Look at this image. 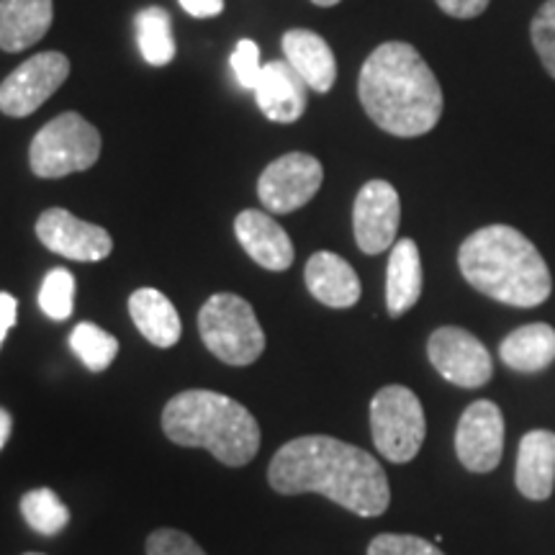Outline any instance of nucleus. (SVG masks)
<instances>
[{
	"label": "nucleus",
	"mask_w": 555,
	"mask_h": 555,
	"mask_svg": "<svg viewBox=\"0 0 555 555\" xmlns=\"http://www.w3.org/2000/svg\"><path fill=\"white\" fill-rule=\"evenodd\" d=\"M129 314L142 337L155 347L178 345L180 335H183V322H180L178 309L163 291L157 288H139L129 298Z\"/></svg>",
	"instance_id": "nucleus-21"
},
{
	"label": "nucleus",
	"mask_w": 555,
	"mask_h": 555,
	"mask_svg": "<svg viewBox=\"0 0 555 555\" xmlns=\"http://www.w3.org/2000/svg\"><path fill=\"white\" fill-rule=\"evenodd\" d=\"M429 363L442 378L461 388H481L494 378L491 352L476 335L461 327H440L429 335Z\"/></svg>",
	"instance_id": "nucleus-10"
},
{
	"label": "nucleus",
	"mask_w": 555,
	"mask_h": 555,
	"mask_svg": "<svg viewBox=\"0 0 555 555\" xmlns=\"http://www.w3.org/2000/svg\"><path fill=\"white\" fill-rule=\"evenodd\" d=\"M21 515L39 535L52 538L69 522V509L52 489H34L21 496Z\"/></svg>",
	"instance_id": "nucleus-24"
},
{
	"label": "nucleus",
	"mask_w": 555,
	"mask_h": 555,
	"mask_svg": "<svg viewBox=\"0 0 555 555\" xmlns=\"http://www.w3.org/2000/svg\"><path fill=\"white\" fill-rule=\"evenodd\" d=\"M499 358L517 373H540L555 363V330L545 322L525 324L499 345Z\"/></svg>",
	"instance_id": "nucleus-22"
},
{
	"label": "nucleus",
	"mask_w": 555,
	"mask_h": 555,
	"mask_svg": "<svg viewBox=\"0 0 555 555\" xmlns=\"http://www.w3.org/2000/svg\"><path fill=\"white\" fill-rule=\"evenodd\" d=\"M517 491L532 502H545L555 489V433L532 429L519 440Z\"/></svg>",
	"instance_id": "nucleus-16"
},
{
	"label": "nucleus",
	"mask_w": 555,
	"mask_h": 555,
	"mask_svg": "<svg viewBox=\"0 0 555 555\" xmlns=\"http://www.w3.org/2000/svg\"><path fill=\"white\" fill-rule=\"evenodd\" d=\"M37 237L47 249L78 262L106 260L114 249V240L106 229L82 221L65 208H47L41 214L37 219Z\"/></svg>",
	"instance_id": "nucleus-13"
},
{
	"label": "nucleus",
	"mask_w": 555,
	"mask_h": 555,
	"mask_svg": "<svg viewBox=\"0 0 555 555\" xmlns=\"http://www.w3.org/2000/svg\"><path fill=\"white\" fill-rule=\"evenodd\" d=\"M358 95L371 121L393 137L427 134L446 106L435 73L406 41H386L363 62Z\"/></svg>",
	"instance_id": "nucleus-2"
},
{
	"label": "nucleus",
	"mask_w": 555,
	"mask_h": 555,
	"mask_svg": "<svg viewBox=\"0 0 555 555\" xmlns=\"http://www.w3.org/2000/svg\"><path fill=\"white\" fill-rule=\"evenodd\" d=\"M425 273H422L420 247L414 240H399L391 247L386 268V309L388 317L399 319L420 301Z\"/></svg>",
	"instance_id": "nucleus-20"
},
{
	"label": "nucleus",
	"mask_w": 555,
	"mask_h": 555,
	"mask_svg": "<svg viewBox=\"0 0 555 555\" xmlns=\"http://www.w3.org/2000/svg\"><path fill=\"white\" fill-rule=\"evenodd\" d=\"M232 69L237 75L242 88L255 90L260 82L262 65H260V47L253 39H240V44L232 52Z\"/></svg>",
	"instance_id": "nucleus-30"
},
{
	"label": "nucleus",
	"mask_w": 555,
	"mask_h": 555,
	"mask_svg": "<svg viewBox=\"0 0 555 555\" xmlns=\"http://www.w3.org/2000/svg\"><path fill=\"white\" fill-rule=\"evenodd\" d=\"M69 75V60L62 52H41L18 65L0 82V111L11 119H24L44 106Z\"/></svg>",
	"instance_id": "nucleus-8"
},
{
	"label": "nucleus",
	"mask_w": 555,
	"mask_h": 555,
	"mask_svg": "<svg viewBox=\"0 0 555 555\" xmlns=\"http://www.w3.org/2000/svg\"><path fill=\"white\" fill-rule=\"evenodd\" d=\"M39 309L54 322H65L75 309V278L65 268L47 273L39 288Z\"/></svg>",
	"instance_id": "nucleus-26"
},
{
	"label": "nucleus",
	"mask_w": 555,
	"mask_h": 555,
	"mask_svg": "<svg viewBox=\"0 0 555 555\" xmlns=\"http://www.w3.org/2000/svg\"><path fill=\"white\" fill-rule=\"evenodd\" d=\"M307 82L286 60H273L262 65L255 101L262 116L275 124H294L307 111Z\"/></svg>",
	"instance_id": "nucleus-15"
},
{
	"label": "nucleus",
	"mask_w": 555,
	"mask_h": 555,
	"mask_svg": "<svg viewBox=\"0 0 555 555\" xmlns=\"http://www.w3.org/2000/svg\"><path fill=\"white\" fill-rule=\"evenodd\" d=\"M435 3L440 5L448 16L463 21L481 16V13L489 9V0H435Z\"/></svg>",
	"instance_id": "nucleus-31"
},
{
	"label": "nucleus",
	"mask_w": 555,
	"mask_h": 555,
	"mask_svg": "<svg viewBox=\"0 0 555 555\" xmlns=\"http://www.w3.org/2000/svg\"><path fill=\"white\" fill-rule=\"evenodd\" d=\"M69 347L78 356V360L88 371L103 373L108 371V365L114 363L116 356H119V339L108 335L106 330H101L99 324L80 322L78 327L69 335Z\"/></svg>",
	"instance_id": "nucleus-25"
},
{
	"label": "nucleus",
	"mask_w": 555,
	"mask_h": 555,
	"mask_svg": "<svg viewBox=\"0 0 555 555\" xmlns=\"http://www.w3.org/2000/svg\"><path fill=\"white\" fill-rule=\"evenodd\" d=\"M24 555H44V553H24Z\"/></svg>",
	"instance_id": "nucleus-36"
},
{
	"label": "nucleus",
	"mask_w": 555,
	"mask_h": 555,
	"mask_svg": "<svg viewBox=\"0 0 555 555\" xmlns=\"http://www.w3.org/2000/svg\"><path fill=\"white\" fill-rule=\"evenodd\" d=\"M309 294L330 309H350L360 301V278L350 262L335 253H317L307 262Z\"/></svg>",
	"instance_id": "nucleus-17"
},
{
	"label": "nucleus",
	"mask_w": 555,
	"mask_h": 555,
	"mask_svg": "<svg viewBox=\"0 0 555 555\" xmlns=\"http://www.w3.org/2000/svg\"><path fill=\"white\" fill-rule=\"evenodd\" d=\"M457 268L478 294L515 309L547 301L553 281L540 249L515 227L478 229L457 249Z\"/></svg>",
	"instance_id": "nucleus-3"
},
{
	"label": "nucleus",
	"mask_w": 555,
	"mask_h": 555,
	"mask_svg": "<svg viewBox=\"0 0 555 555\" xmlns=\"http://www.w3.org/2000/svg\"><path fill=\"white\" fill-rule=\"evenodd\" d=\"M18 317V301L11 294H0V347H3V339L9 337L13 324H16Z\"/></svg>",
	"instance_id": "nucleus-33"
},
{
	"label": "nucleus",
	"mask_w": 555,
	"mask_h": 555,
	"mask_svg": "<svg viewBox=\"0 0 555 555\" xmlns=\"http://www.w3.org/2000/svg\"><path fill=\"white\" fill-rule=\"evenodd\" d=\"M455 455L470 474H491L504 455V414L494 401L466 406L455 429Z\"/></svg>",
	"instance_id": "nucleus-11"
},
{
	"label": "nucleus",
	"mask_w": 555,
	"mask_h": 555,
	"mask_svg": "<svg viewBox=\"0 0 555 555\" xmlns=\"http://www.w3.org/2000/svg\"><path fill=\"white\" fill-rule=\"evenodd\" d=\"M137 44L147 65L165 67L176 60V37H172L170 13L159 5L142 9L134 18Z\"/></svg>",
	"instance_id": "nucleus-23"
},
{
	"label": "nucleus",
	"mask_w": 555,
	"mask_h": 555,
	"mask_svg": "<svg viewBox=\"0 0 555 555\" xmlns=\"http://www.w3.org/2000/svg\"><path fill=\"white\" fill-rule=\"evenodd\" d=\"M532 47H535L540 62L547 69V75L555 80V0L540 5L530 26Z\"/></svg>",
	"instance_id": "nucleus-27"
},
{
	"label": "nucleus",
	"mask_w": 555,
	"mask_h": 555,
	"mask_svg": "<svg viewBox=\"0 0 555 555\" xmlns=\"http://www.w3.org/2000/svg\"><path fill=\"white\" fill-rule=\"evenodd\" d=\"M367 555H446V553L437 547V543H429L425 538L384 532V535L373 538V543L367 545Z\"/></svg>",
	"instance_id": "nucleus-28"
},
{
	"label": "nucleus",
	"mask_w": 555,
	"mask_h": 555,
	"mask_svg": "<svg viewBox=\"0 0 555 555\" xmlns=\"http://www.w3.org/2000/svg\"><path fill=\"white\" fill-rule=\"evenodd\" d=\"M101 157V134L88 119L75 111L60 114L44 124L31 139L29 165L34 176L54 180L69 172L93 168Z\"/></svg>",
	"instance_id": "nucleus-6"
},
{
	"label": "nucleus",
	"mask_w": 555,
	"mask_h": 555,
	"mask_svg": "<svg viewBox=\"0 0 555 555\" xmlns=\"http://www.w3.org/2000/svg\"><path fill=\"white\" fill-rule=\"evenodd\" d=\"M198 332L211 356L227 365H253L266 350L255 309L237 294H214L198 311Z\"/></svg>",
	"instance_id": "nucleus-5"
},
{
	"label": "nucleus",
	"mask_w": 555,
	"mask_h": 555,
	"mask_svg": "<svg viewBox=\"0 0 555 555\" xmlns=\"http://www.w3.org/2000/svg\"><path fill=\"white\" fill-rule=\"evenodd\" d=\"M401 221L399 193L386 180H371L360 189L352 206V232L365 255H380L397 245Z\"/></svg>",
	"instance_id": "nucleus-12"
},
{
	"label": "nucleus",
	"mask_w": 555,
	"mask_h": 555,
	"mask_svg": "<svg viewBox=\"0 0 555 555\" xmlns=\"http://www.w3.org/2000/svg\"><path fill=\"white\" fill-rule=\"evenodd\" d=\"M311 3L322 5V9H330V5H337V3H339V0H311Z\"/></svg>",
	"instance_id": "nucleus-35"
},
{
	"label": "nucleus",
	"mask_w": 555,
	"mask_h": 555,
	"mask_svg": "<svg viewBox=\"0 0 555 555\" xmlns=\"http://www.w3.org/2000/svg\"><path fill=\"white\" fill-rule=\"evenodd\" d=\"M373 446L386 461L409 463L422 450L427 420L422 401L406 386H384L371 401Z\"/></svg>",
	"instance_id": "nucleus-7"
},
{
	"label": "nucleus",
	"mask_w": 555,
	"mask_h": 555,
	"mask_svg": "<svg viewBox=\"0 0 555 555\" xmlns=\"http://www.w3.org/2000/svg\"><path fill=\"white\" fill-rule=\"evenodd\" d=\"M168 440L183 448H204L224 466H247L260 450V425L247 406L206 388L172 397L163 409Z\"/></svg>",
	"instance_id": "nucleus-4"
},
{
	"label": "nucleus",
	"mask_w": 555,
	"mask_h": 555,
	"mask_svg": "<svg viewBox=\"0 0 555 555\" xmlns=\"http://www.w3.org/2000/svg\"><path fill=\"white\" fill-rule=\"evenodd\" d=\"M11 429H13V420L5 409H0V450L5 448V442L11 440Z\"/></svg>",
	"instance_id": "nucleus-34"
},
{
	"label": "nucleus",
	"mask_w": 555,
	"mask_h": 555,
	"mask_svg": "<svg viewBox=\"0 0 555 555\" xmlns=\"http://www.w3.org/2000/svg\"><path fill=\"white\" fill-rule=\"evenodd\" d=\"M234 234H237L240 245L245 253L258 262L260 268L273 270V273H283L294 266V245L286 229L273 217L258 211V208H247L234 219Z\"/></svg>",
	"instance_id": "nucleus-14"
},
{
	"label": "nucleus",
	"mask_w": 555,
	"mask_h": 555,
	"mask_svg": "<svg viewBox=\"0 0 555 555\" xmlns=\"http://www.w3.org/2000/svg\"><path fill=\"white\" fill-rule=\"evenodd\" d=\"M268 481L283 496L322 494L358 517H378L391 504V486L376 457L330 435L286 442L270 461Z\"/></svg>",
	"instance_id": "nucleus-1"
},
{
	"label": "nucleus",
	"mask_w": 555,
	"mask_h": 555,
	"mask_svg": "<svg viewBox=\"0 0 555 555\" xmlns=\"http://www.w3.org/2000/svg\"><path fill=\"white\" fill-rule=\"evenodd\" d=\"M324 183V168L314 155L291 152L273 159L258 180L260 204L273 214H291L307 206Z\"/></svg>",
	"instance_id": "nucleus-9"
},
{
	"label": "nucleus",
	"mask_w": 555,
	"mask_h": 555,
	"mask_svg": "<svg viewBox=\"0 0 555 555\" xmlns=\"http://www.w3.org/2000/svg\"><path fill=\"white\" fill-rule=\"evenodd\" d=\"M54 18L52 0H0V50L24 52L44 39Z\"/></svg>",
	"instance_id": "nucleus-19"
},
{
	"label": "nucleus",
	"mask_w": 555,
	"mask_h": 555,
	"mask_svg": "<svg viewBox=\"0 0 555 555\" xmlns=\"http://www.w3.org/2000/svg\"><path fill=\"white\" fill-rule=\"evenodd\" d=\"M283 54L311 90L330 93L337 80V60L332 47L319 34L309 29L286 31L283 34Z\"/></svg>",
	"instance_id": "nucleus-18"
},
{
	"label": "nucleus",
	"mask_w": 555,
	"mask_h": 555,
	"mask_svg": "<svg viewBox=\"0 0 555 555\" xmlns=\"http://www.w3.org/2000/svg\"><path fill=\"white\" fill-rule=\"evenodd\" d=\"M147 555H206L189 532L163 527L147 538Z\"/></svg>",
	"instance_id": "nucleus-29"
},
{
	"label": "nucleus",
	"mask_w": 555,
	"mask_h": 555,
	"mask_svg": "<svg viewBox=\"0 0 555 555\" xmlns=\"http://www.w3.org/2000/svg\"><path fill=\"white\" fill-rule=\"evenodd\" d=\"M178 3L193 18H214L224 11V0H178Z\"/></svg>",
	"instance_id": "nucleus-32"
}]
</instances>
